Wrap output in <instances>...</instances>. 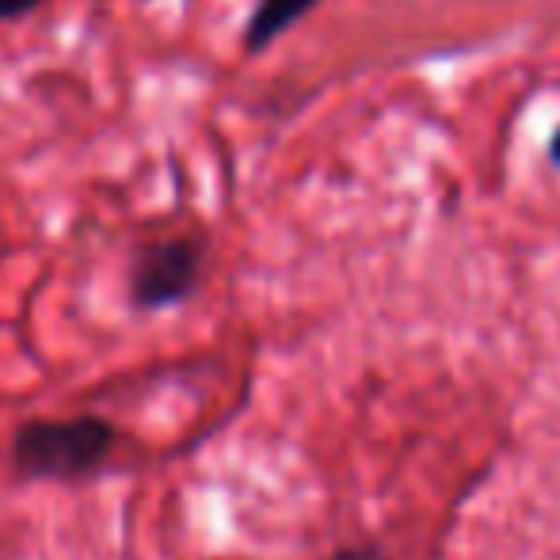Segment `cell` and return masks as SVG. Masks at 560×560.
I'll return each instance as SVG.
<instances>
[{"mask_svg": "<svg viewBox=\"0 0 560 560\" xmlns=\"http://www.w3.org/2000/svg\"><path fill=\"white\" fill-rule=\"evenodd\" d=\"M118 443V431L104 416H69V420H31L12 435V469L20 480H58L77 485L100 472Z\"/></svg>", "mask_w": 560, "mask_h": 560, "instance_id": "obj_1", "label": "cell"}, {"mask_svg": "<svg viewBox=\"0 0 560 560\" xmlns=\"http://www.w3.org/2000/svg\"><path fill=\"white\" fill-rule=\"evenodd\" d=\"M207 241L199 233H164L133 244L126 264V298L138 313H161L191 302L202 287Z\"/></svg>", "mask_w": 560, "mask_h": 560, "instance_id": "obj_2", "label": "cell"}, {"mask_svg": "<svg viewBox=\"0 0 560 560\" xmlns=\"http://www.w3.org/2000/svg\"><path fill=\"white\" fill-rule=\"evenodd\" d=\"M325 0H256L248 23L241 31V46L244 54H264L287 35L294 23H302Z\"/></svg>", "mask_w": 560, "mask_h": 560, "instance_id": "obj_3", "label": "cell"}, {"mask_svg": "<svg viewBox=\"0 0 560 560\" xmlns=\"http://www.w3.org/2000/svg\"><path fill=\"white\" fill-rule=\"evenodd\" d=\"M46 0H0V23H12V20H23V15L38 12Z\"/></svg>", "mask_w": 560, "mask_h": 560, "instance_id": "obj_4", "label": "cell"}, {"mask_svg": "<svg viewBox=\"0 0 560 560\" xmlns=\"http://www.w3.org/2000/svg\"><path fill=\"white\" fill-rule=\"evenodd\" d=\"M328 560H393V557L385 553L382 546H370V541H366V546H347V549H336V553L328 557Z\"/></svg>", "mask_w": 560, "mask_h": 560, "instance_id": "obj_5", "label": "cell"}, {"mask_svg": "<svg viewBox=\"0 0 560 560\" xmlns=\"http://www.w3.org/2000/svg\"><path fill=\"white\" fill-rule=\"evenodd\" d=\"M549 161H553L557 168H560V126H557V133H553V138H549Z\"/></svg>", "mask_w": 560, "mask_h": 560, "instance_id": "obj_6", "label": "cell"}]
</instances>
